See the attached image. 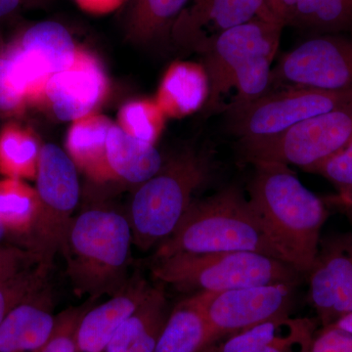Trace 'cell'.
I'll return each mask as SVG.
<instances>
[{
    "label": "cell",
    "instance_id": "cell-24",
    "mask_svg": "<svg viewBox=\"0 0 352 352\" xmlns=\"http://www.w3.org/2000/svg\"><path fill=\"white\" fill-rule=\"evenodd\" d=\"M41 141L31 127L11 120L0 129V175L16 179H36Z\"/></svg>",
    "mask_w": 352,
    "mask_h": 352
},
{
    "label": "cell",
    "instance_id": "cell-20",
    "mask_svg": "<svg viewBox=\"0 0 352 352\" xmlns=\"http://www.w3.org/2000/svg\"><path fill=\"white\" fill-rule=\"evenodd\" d=\"M208 94L210 80L204 65L179 61L166 69L155 101L166 118L180 119L205 107Z\"/></svg>",
    "mask_w": 352,
    "mask_h": 352
},
{
    "label": "cell",
    "instance_id": "cell-5",
    "mask_svg": "<svg viewBox=\"0 0 352 352\" xmlns=\"http://www.w3.org/2000/svg\"><path fill=\"white\" fill-rule=\"evenodd\" d=\"M212 171L210 155L186 150L166 162L157 175L141 184L129 210L133 244L147 251L168 239Z\"/></svg>",
    "mask_w": 352,
    "mask_h": 352
},
{
    "label": "cell",
    "instance_id": "cell-3",
    "mask_svg": "<svg viewBox=\"0 0 352 352\" xmlns=\"http://www.w3.org/2000/svg\"><path fill=\"white\" fill-rule=\"evenodd\" d=\"M226 252H258L282 261L251 201L235 186L193 201L155 258Z\"/></svg>",
    "mask_w": 352,
    "mask_h": 352
},
{
    "label": "cell",
    "instance_id": "cell-36",
    "mask_svg": "<svg viewBox=\"0 0 352 352\" xmlns=\"http://www.w3.org/2000/svg\"><path fill=\"white\" fill-rule=\"evenodd\" d=\"M300 0H267L271 12L285 25L291 24Z\"/></svg>",
    "mask_w": 352,
    "mask_h": 352
},
{
    "label": "cell",
    "instance_id": "cell-11",
    "mask_svg": "<svg viewBox=\"0 0 352 352\" xmlns=\"http://www.w3.org/2000/svg\"><path fill=\"white\" fill-rule=\"evenodd\" d=\"M293 286L267 284L222 293H198L212 330V344L263 322L289 314Z\"/></svg>",
    "mask_w": 352,
    "mask_h": 352
},
{
    "label": "cell",
    "instance_id": "cell-41",
    "mask_svg": "<svg viewBox=\"0 0 352 352\" xmlns=\"http://www.w3.org/2000/svg\"><path fill=\"white\" fill-rule=\"evenodd\" d=\"M2 118H3V117H2L1 113H0V120H1Z\"/></svg>",
    "mask_w": 352,
    "mask_h": 352
},
{
    "label": "cell",
    "instance_id": "cell-14",
    "mask_svg": "<svg viewBox=\"0 0 352 352\" xmlns=\"http://www.w3.org/2000/svg\"><path fill=\"white\" fill-rule=\"evenodd\" d=\"M256 18L278 20L267 0H189L171 28V36L176 43L198 51L221 32Z\"/></svg>",
    "mask_w": 352,
    "mask_h": 352
},
{
    "label": "cell",
    "instance_id": "cell-15",
    "mask_svg": "<svg viewBox=\"0 0 352 352\" xmlns=\"http://www.w3.org/2000/svg\"><path fill=\"white\" fill-rule=\"evenodd\" d=\"M151 288L144 278L136 275L108 300L88 308L76 330L78 351L105 352L113 335L144 302Z\"/></svg>",
    "mask_w": 352,
    "mask_h": 352
},
{
    "label": "cell",
    "instance_id": "cell-32",
    "mask_svg": "<svg viewBox=\"0 0 352 352\" xmlns=\"http://www.w3.org/2000/svg\"><path fill=\"white\" fill-rule=\"evenodd\" d=\"M307 173H318L335 183L338 188L352 187V141L346 147L317 164Z\"/></svg>",
    "mask_w": 352,
    "mask_h": 352
},
{
    "label": "cell",
    "instance_id": "cell-17",
    "mask_svg": "<svg viewBox=\"0 0 352 352\" xmlns=\"http://www.w3.org/2000/svg\"><path fill=\"white\" fill-rule=\"evenodd\" d=\"M9 45L25 68L46 80L69 68L78 51L68 30L52 21L31 25Z\"/></svg>",
    "mask_w": 352,
    "mask_h": 352
},
{
    "label": "cell",
    "instance_id": "cell-22",
    "mask_svg": "<svg viewBox=\"0 0 352 352\" xmlns=\"http://www.w3.org/2000/svg\"><path fill=\"white\" fill-rule=\"evenodd\" d=\"M212 344L203 300L194 294L171 310L154 352H203Z\"/></svg>",
    "mask_w": 352,
    "mask_h": 352
},
{
    "label": "cell",
    "instance_id": "cell-39",
    "mask_svg": "<svg viewBox=\"0 0 352 352\" xmlns=\"http://www.w3.org/2000/svg\"><path fill=\"white\" fill-rule=\"evenodd\" d=\"M331 325L333 326V327L339 328L340 330L344 331V332L351 333L352 335V312L340 317V318L333 322Z\"/></svg>",
    "mask_w": 352,
    "mask_h": 352
},
{
    "label": "cell",
    "instance_id": "cell-18",
    "mask_svg": "<svg viewBox=\"0 0 352 352\" xmlns=\"http://www.w3.org/2000/svg\"><path fill=\"white\" fill-rule=\"evenodd\" d=\"M51 305L46 289L14 308L0 324V352H38L56 323Z\"/></svg>",
    "mask_w": 352,
    "mask_h": 352
},
{
    "label": "cell",
    "instance_id": "cell-28",
    "mask_svg": "<svg viewBox=\"0 0 352 352\" xmlns=\"http://www.w3.org/2000/svg\"><path fill=\"white\" fill-rule=\"evenodd\" d=\"M166 116L155 100L127 102L119 112V126L132 138L155 145L163 133Z\"/></svg>",
    "mask_w": 352,
    "mask_h": 352
},
{
    "label": "cell",
    "instance_id": "cell-34",
    "mask_svg": "<svg viewBox=\"0 0 352 352\" xmlns=\"http://www.w3.org/2000/svg\"><path fill=\"white\" fill-rule=\"evenodd\" d=\"M309 352H352V335L332 325L315 335Z\"/></svg>",
    "mask_w": 352,
    "mask_h": 352
},
{
    "label": "cell",
    "instance_id": "cell-12",
    "mask_svg": "<svg viewBox=\"0 0 352 352\" xmlns=\"http://www.w3.org/2000/svg\"><path fill=\"white\" fill-rule=\"evenodd\" d=\"M309 274V300L324 327L352 312V235L320 241Z\"/></svg>",
    "mask_w": 352,
    "mask_h": 352
},
{
    "label": "cell",
    "instance_id": "cell-13",
    "mask_svg": "<svg viewBox=\"0 0 352 352\" xmlns=\"http://www.w3.org/2000/svg\"><path fill=\"white\" fill-rule=\"evenodd\" d=\"M109 82L100 62L87 51L78 50L74 63L51 76L43 103L63 122L94 113L107 96Z\"/></svg>",
    "mask_w": 352,
    "mask_h": 352
},
{
    "label": "cell",
    "instance_id": "cell-38",
    "mask_svg": "<svg viewBox=\"0 0 352 352\" xmlns=\"http://www.w3.org/2000/svg\"><path fill=\"white\" fill-rule=\"evenodd\" d=\"M326 201L340 207L352 208V187L339 189V193L337 195L329 197Z\"/></svg>",
    "mask_w": 352,
    "mask_h": 352
},
{
    "label": "cell",
    "instance_id": "cell-35",
    "mask_svg": "<svg viewBox=\"0 0 352 352\" xmlns=\"http://www.w3.org/2000/svg\"><path fill=\"white\" fill-rule=\"evenodd\" d=\"M126 1V0H75L80 8L94 15L112 13Z\"/></svg>",
    "mask_w": 352,
    "mask_h": 352
},
{
    "label": "cell",
    "instance_id": "cell-31",
    "mask_svg": "<svg viewBox=\"0 0 352 352\" xmlns=\"http://www.w3.org/2000/svg\"><path fill=\"white\" fill-rule=\"evenodd\" d=\"M89 307H73L57 315L50 339L38 352H78L76 330L82 315Z\"/></svg>",
    "mask_w": 352,
    "mask_h": 352
},
{
    "label": "cell",
    "instance_id": "cell-6",
    "mask_svg": "<svg viewBox=\"0 0 352 352\" xmlns=\"http://www.w3.org/2000/svg\"><path fill=\"white\" fill-rule=\"evenodd\" d=\"M153 276L178 291L222 293L231 289L298 281V271L270 256L252 252L177 254L156 258Z\"/></svg>",
    "mask_w": 352,
    "mask_h": 352
},
{
    "label": "cell",
    "instance_id": "cell-29",
    "mask_svg": "<svg viewBox=\"0 0 352 352\" xmlns=\"http://www.w3.org/2000/svg\"><path fill=\"white\" fill-rule=\"evenodd\" d=\"M48 268L36 264L15 276L0 281V324L19 305L46 289Z\"/></svg>",
    "mask_w": 352,
    "mask_h": 352
},
{
    "label": "cell",
    "instance_id": "cell-37",
    "mask_svg": "<svg viewBox=\"0 0 352 352\" xmlns=\"http://www.w3.org/2000/svg\"><path fill=\"white\" fill-rule=\"evenodd\" d=\"M24 0H0V23L18 12Z\"/></svg>",
    "mask_w": 352,
    "mask_h": 352
},
{
    "label": "cell",
    "instance_id": "cell-2",
    "mask_svg": "<svg viewBox=\"0 0 352 352\" xmlns=\"http://www.w3.org/2000/svg\"><path fill=\"white\" fill-rule=\"evenodd\" d=\"M285 25L256 18L210 39L198 50L210 80L206 109H220L231 90L235 95L226 109L244 105L270 89L272 63Z\"/></svg>",
    "mask_w": 352,
    "mask_h": 352
},
{
    "label": "cell",
    "instance_id": "cell-23",
    "mask_svg": "<svg viewBox=\"0 0 352 352\" xmlns=\"http://www.w3.org/2000/svg\"><path fill=\"white\" fill-rule=\"evenodd\" d=\"M107 160L116 180L140 185L157 175L164 164L155 145L132 138L116 124L108 134Z\"/></svg>",
    "mask_w": 352,
    "mask_h": 352
},
{
    "label": "cell",
    "instance_id": "cell-40",
    "mask_svg": "<svg viewBox=\"0 0 352 352\" xmlns=\"http://www.w3.org/2000/svg\"><path fill=\"white\" fill-rule=\"evenodd\" d=\"M10 236V233L4 228V226L0 222V244H4V241L8 239Z\"/></svg>",
    "mask_w": 352,
    "mask_h": 352
},
{
    "label": "cell",
    "instance_id": "cell-26",
    "mask_svg": "<svg viewBox=\"0 0 352 352\" xmlns=\"http://www.w3.org/2000/svg\"><path fill=\"white\" fill-rule=\"evenodd\" d=\"M289 25L322 34L349 31L352 0H300Z\"/></svg>",
    "mask_w": 352,
    "mask_h": 352
},
{
    "label": "cell",
    "instance_id": "cell-1",
    "mask_svg": "<svg viewBox=\"0 0 352 352\" xmlns=\"http://www.w3.org/2000/svg\"><path fill=\"white\" fill-rule=\"evenodd\" d=\"M249 200L282 261L308 273L318 252L326 220L323 201L300 182L289 166L254 163Z\"/></svg>",
    "mask_w": 352,
    "mask_h": 352
},
{
    "label": "cell",
    "instance_id": "cell-10",
    "mask_svg": "<svg viewBox=\"0 0 352 352\" xmlns=\"http://www.w3.org/2000/svg\"><path fill=\"white\" fill-rule=\"evenodd\" d=\"M288 87L352 90V38L321 34L286 53L271 72L268 91Z\"/></svg>",
    "mask_w": 352,
    "mask_h": 352
},
{
    "label": "cell",
    "instance_id": "cell-8",
    "mask_svg": "<svg viewBox=\"0 0 352 352\" xmlns=\"http://www.w3.org/2000/svg\"><path fill=\"white\" fill-rule=\"evenodd\" d=\"M352 141V104L315 116L281 133L241 140L251 164H294L308 171Z\"/></svg>",
    "mask_w": 352,
    "mask_h": 352
},
{
    "label": "cell",
    "instance_id": "cell-25",
    "mask_svg": "<svg viewBox=\"0 0 352 352\" xmlns=\"http://www.w3.org/2000/svg\"><path fill=\"white\" fill-rule=\"evenodd\" d=\"M39 212L36 187L25 180L0 179V222L11 236L29 238Z\"/></svg>",
    "mask_w": 352,
    "mask_h": 352
},
{
    "label": "cell",
    "instance_id": "cell-4",
    "mask_svg": "<svg viewBox=\"0 0 352 352\" xmlns=\"http://www.w3.org/2000/svg\"><path fill=\"white\" fill-rule=\"evenodd\" d=\"M132 243L129 217L116 210L91 208L74 217L62 254L76 295L117 294L129 279Z\"/></svg>",
    "mask_w": 352,
    "mask_h": 352
},
{
    "label": "cell",
    "instance_id": "cell-16",
    "mask_svg": "<svg viewBox=\"0 0 352 352\" xmlns=\"http://www.w3.org/2000/svg\"><path fill=\"white\" fill-rule=\"evenodd\" d=\"M315 335L314 321L287 314L229 336L203 352H309Z\"/></svg>",
    "mask_w": 352,
    "mask_h": 352
},
{
    "label": "cell",
    "instance_id": "cell-27",
    "mask_svg": "<svg viewBox=\"0 0 352 352\" xmlns=\"http://www.w3.org/2000/svg\"><path fill=\"white\" fill-rule=\"evenodd\" d=\"M189 0H134L127 30L134 39L149 41L168 31Z\"/></svg>",
    "mask_w": 352,
    "mask_h": 352
},
{
    "label": "cell",
    "instance_id": "cell-30",
    "mask_svg": "<svg viewBox=\"0 0 352 352\" xmlns=\"http://www.w3.org/2000/svg\"><path fill=\"white\" fill-rule=\"evenodd\" d=\"M28 107L14 80L8 44L0 38V113L3 118L20 117Z\"/></svg>",
    "mask_w": 352,
    "mask_h": 352
},
{
    "label": "cell",
    "instance_id": "cell-19",
    "mask_svg": "<svg viewBox=\"0 0 352 352\" xmlns=\"http://www.w3.org/2000/svg\"><path fill=\"white\" fill-rule=\"evenodd\" d=\"M113 126L106 116L92 113L74 120L67 133V154L94 182L116 180L107 160V138Z\"/></svg>",
    "mask_w": 352,
    "mask_h": 352
},
{
    "label": "cell",
    "instance_id": "cell-7",
    "mask_svg": "<svg viewBox=\"0 0 352 352\" xmlns=\"http://www.w3.org/2000/svg\"><path fill=\"white\" fill-rule=\"evenodd\" d=\"M34 180L39 212L25 247L36 254L39 263L50 270L56 254L63 252L80 200L78 168L66 151L47 143L41 147Z\"/></svg>",
    "mask_w": 352,
    "mask_h": 352
},
{
    "label": "cell",
    "instance_id": "cell-9",
    "mask_svg": "<svg viewBox=\"0 0 352 352\" xmlns=\"http://www.w3.org/2000/svg\"><path fill=\"white\" fill-rule=\"evenodd\" d=\"M351 104L352 90L288 87L270 90L256 100L226 111L229 129L243 140L276 135L303 120Z\"/></svg>",
    "mask_w": 352,
    "mask_h": 352
},
{
    "label": "cell",
    "instance_id": "cell-33",
    "mask_svg": "<svg viewBox=\"0 0 352 352\" xmlns=\"http://www.w3.org/2000/svg\"><path fill=\"white\" fill-rule=\"evenodd\" d=\"M39 263L31 250L10 244H0V281L19 274Z\"/></svg>",
    "mask_w": 352,
    "mask_h": 352
},
{
    "label": "cell",
    "instance_id": "cell-21",
    "mask_svg": "<svg viewBox=\"0 0 352 352\" xmlns=\"http://www.w3.org/2000/svg\"><path fill=\"white\" fill-rule=\"evenodd\" d=\"M168 315L163 284L152 286L144 302L113 335L105 352H154Z\"/></svg>",
    "mask_w": 352,
    "mask_h": 352
}]
</instances>
